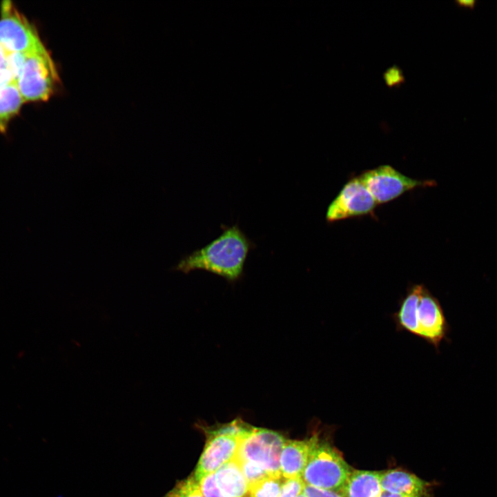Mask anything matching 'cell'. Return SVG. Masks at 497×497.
Masks as SVG:
<instances>
[{
	"label": "cell",
	"mask_w": 497,
	"mask_h": 497,
	"mask_svg": "<svg viewBox=\"0 0 497 497\" xmlns=\"http://www.w3.org/2000/svg\"><path fill=\"white\" fill-rule=\"evenodd\" d=\"M222 228L223 232L218 237L183 257L175 269L185 273L204 270L229 282L241 278L248 253L255 244L237 224Z\"/></svg>",
	"instance_id": "6da1fadb"
},
{
	"label": "cell",
	"mask_w": 497,
	"mask_h": 497,
	"mask_svg": "<svg viewBox=\"0 0 497 497\" xmlns=\"http://www.w3.org/2000/svg\"><path fill=\"white\" fill-rule=\"evenodd\" d=\"M398 304L391 315L396 330L418 337L438 351L451 330L438 299L424 284H416L407 288Z\"/></svg>",
	"instance_id": "7a4b0ae2"
},
{
	"label": "cell",
	"mask_w": 497,
	"mask_h": 497,
	"mask_svg": "<svg viewBox=\"0 0 497 497\" xmlns=\"http://www.w3.org/2000/svg\"><path fill=\"white\" fill-rule=\"evenodd\" d=\"M352 469L338 449L330 443L318 440L302 478L306 485L338 491Z\"/></svg>",
	"instance_id": "3957f363"
},
{
	"label": "cell",
	"mask_w": 497,
	"mask_h": 497,
	"mask_svg": "<svg viewBox=\"0 0 497 497\" xmlns=\"http://www.w3.org/2000/svg\"><path fill=\"white\" fill-rule=\"evenodd\" d=\"M57 72L44 46L28 53L17 86L24 101H46L54 92Z\"/></svg>",
	"instance_id": "277c9868"
},
{
	"label": "cell",
	"mask_w": 497,
	"mask_h": 497,
	"mask_svg": "<svg viewBox=\"0 0 497 497\" xmlns=\"http://www.w3.org/2000/svg\"><path fill=\"white\" fill-rule=\"evenodd\" d=\"M358 177L378 204L393 200L411 190L436 185L433 180L411 178L390 165L366 170Z\"/></svg>",
	"instance_id": "5b68a950"
},
{
	"label": "cell",
	"mask_w": 497,
	"mask_h": 497,
	"mask_svg": "<svg viewBox=\"0 0 497 497\" xmlns=\"http://www.w3.org/2000/svg\"><path fill=\"white\" fill-rule=\"evenodd\" d=\"M286 439L279 432L254 427L241 439L235 456L254 462L271 474H280V458Z\"/></svg>",
	"instance_id": "8992f818"
},
{
	"label": "cell",
	"mask_w": 497,
	"mask_h": 497,
	"mask_svg": "<svg viewBox=\"0 0 497 497\" xmlns=\"http://www.w3.org/2000/svg\"><path fill=\"white\" fill-rule=\"evenodd\" d=\"M0 43L9 52L23 53L43 45L36 28L10 1L1 5Z\"/></svg>",
	"instance_id": "52a82bcc"
},
{
	"label": "cell",
	"mask_w": 497,
	"mask_h": 497,
	"mask_svg": "<svg viewBox=\"0 0 497 497\" xmlns=\"http://www.w3.org/2000/svg\"><path fill=\"white\" fill-rule=\"evenodd\" d=\"M378 205L358 176L351 178L327 208L326 220L333 222L371 214Z\"/></svg>",
	"instance_id": "ba28073f"
},
{
	"label": "cell",
	"mask_w": 497,
	"mask_h": 497,
	"mask_svg": "<svg viewBox=\"0 0 497 497\" xmlns=\"http://www.w3.org/2000/svg\"><path fill=\"white\" fill-rule=\"evenodd\" d=\"M204 432L207 440L193 473L197 482L233 459L241 440V438L237 436Z\"/></svg>",
	"instance_id": "9c48e42d"
},
{
	"label": "cell",
	"mask_w": 497,
	"mask_h": 497,
	"mask_svg": "<svg viewBox=\"0 0 497 497\" xmlns=\"http://www.w3.org/2000/svg\"><path fill=\"white\" fill-rule=\"evenodd\" d=\"M318 440V436L313 435L302 440H285L280 458V472L284 478H302Z\"/></svg>",
	"instance_id": "30bf717a"
},
{
	"label": "cell",
	"mask_w": 497,
	"mask_h": 497,
	"mask_svg": "<svg viewBox=\"0 0 497 497\" xmlns=\"http://www.w3.org/2000/svg\"><path fill=\"white\" fill-rule=\"evenodd\" d=\"M381 471L352 469L338 491L342 497H380Z\"/></svg>",
	"instance_id": "8fae6325"
},
{
	"label": "cell",
	"mask_w": 497,
	"mask_h": 497,
	"mask_svg": "<svg viewBox=\"0 0 497 497\" xmlns=\"http://www.w3.org/2000/svg\"><path fill=\"white\" fill-rule=\"evenodd\" d=\"M380 483L382 491L390 493L414 496L430 493L431 483L400 469L382 471Z\"/></svg>",
	"instance_id": "7c38bea8"
},
{
	"label": "cell",
	"mask_w": 497,
	"mask_h": 497,
	"mask_svg": "<svg viewBox=\"0 0 497 497\" xmlns=\"http://www.w3.org/2000/svg\"><path fill=\"white\" fill-rule=\"evenodd\" d=\"M215 479L225 497L248 496V483L235 458L223 465L215 472Z\"/></svg>",
	"instance_id": "4fadbf2b"
},
{
	"label": "cell",
	"mask_w": 497,
	"mask_h": 497,
	"mask_svg": "<svg viewBox=\"0 0 497 497\" xmlns=\"http://www.w3.org/2000/svg\"><path fill=\"white\" fill-rule=\"evenodd\" d=\"M17 84L12 82L0 89V132L5 133L10 120L24 103Z\"/></svg>",
	"instance_id": "5bb4252c"
},
{
	"label": "cell",
	"mask_w": 497,
	"mask_h": 497,
	"mask_svg": "<svg viewBox=\"0 0 497 497\" xmlns=\"http://www.w3.org/2000/svg\"><path fill=\"white\" fill-rule=\"evenodd\" d=\"M285 478L282 474H269L248 485V497H279Z\"/></svg>",
	"instance_id": "9a60e30c"
},
{
	"label": "cell",
	"mask_w": 497,
	"mask_h": 497,
	"mask_svg": "<svg viewBox=\"0 0 497 497\" xmlns=\"http://www.w3.org/2000/svg\"><path fill=\"white\" fill-rule=\"evenodd\" d=\"M163 497H204L199 484L193 474L179 481L175 486Z\"/></svg>",
	"instance_id": "2e32d148"
},
{
	"label": "cell",
	"mask_w": 497,
	"mask_h": 497,
	"mask_svg": "<svg viewBox=\"0 0 497 497\" xmlns=\"http://www.w3.org/2000/svg\"><path fill=\"white\" fill-rule=\"evenodd\" d=\"M238 462L242 472L246 478L248 485H251L269 474L258 465L243 459L234 458Z\"/></svg>",
	"instance_id": "e0dca14e"
},
{
	"label": "cell",
	"mask_w": 497,
	"mask_h": 497,
	"mask_svg": "<svg viewBox=\"0 0 497 497\" xmlns=\"http://www.w3.org/2000/svg\"><path fill=\"white\" fill-rule=\"evenodd\" d=\"M27 55L23 52H10L8 55L6 66L16 84L22 72Z\"/></svg>",
	"instance_id": "ac0fdd59"
},
{
	"label": "cell",
	"mask_w": 497,
	"mask_h": 497,
	"mask_svg": "<svg viewBox=\"0 0 497 497\" xmlns=\"http://www.w3.org/2000/svg\"><path fill=\"white\" fill-rule=\"evenodd\" d=\"M304 485L302 478H285L279 497H298L302 493Z\"/></svg>",
	"instance_id": "d6986e66"
},
{
	"label": "cell",
	"mask_w": 497,
	"mask_h": 497,
	"mask_svg": "<svg viewBox=\"0 0 497 497\" xmlns=\"http://www.w3.org/2000/svg\"><path fill=\"white\" fill-rule=\"evenodd\" d=\"M198 483L204 497H225L216 483L215 473L205 476Z\"/></svg>",
	"instance_id": "ffe728a7"
},
{
	"label": "cell",
	"mask_w": 497,
	"mask_h": 497,
	"mask_svg": "<svg viewBox=\"0 0 497 497\" xmlns=\"http://www.w3.org/2000/svg\"><path fill=\"white\" fill-rule=\"evenodd\" d=\"M384 79L389 86H396L404 82L402 70L398 66H392L384 74Z\"/></svg>",
	"instance_id": "44dd1931"
},
{
	"label": "cell",
	"mask_w": 497,
	"mask_h": 497,
	"mask_svg": "<svg viewBox=\"0 0 497 497\" xmlns=\"http://www.w3.org/2000/svg\"><path fill=\"white\" fill-rule=\"evenodd\" d=\"M302 494L306 497H342L338 491L320 489L306 484Z\"/></svg>",
	"instance_id": "7402d4cb"
},
{
	"label": "cell",
	"mask_w": 497,
	"mask_h": 497,
	"mask_svg": "<svg viewBox=\"0 0 497 497\" xmlns=\"http://www.w3.org/2000/svg\"><path fill=\"white\" fill-rule=\"evenodd\" d=\"M14 82L12 76L6 66L0 68V89ZM15 83V82H14Z\"/></svg>",
	"instance_id": "603a6c76"
},
{
	"label": "cell",
	"mask_w": 497,
	"mask_h": 497,
	"mask_svg": "<svg viewBox=\"0 0 497 497\" xmlns=\"http://www.w3.org/2000/svg\"><path fill=\"white\" fill-rule=\"evenodd\" d=\"M380 497H432V496L431 495V493L424 494V495L414 496V495L398 494H393V493H390V492L382 491Z\"/></svg>",
	"instance_id": "cb8c5ba5"
},
{
	"label": "cell",
	"mask_w": 497,
	"mask_h": 497,
	"mask_svg": "<svg viewBox=\"0 0 497 497\" xmlns=\"http://www.w3.org/2000/svg\"><path fill=\"white\" fill-rule=\"evenodd\" d=\"M9 52L0 43V68L6 66Z\"/></svg>",
	"instance_id": "d4e9b609"
},
{
	"label": "cell",
	"mask_w": 497,
	"mask_h": 497,
	"mask_svg": "<svg viewBox=\"0 0 497 497\" xmlns=\"http://www.w3.org/2000/svg\"><path fill=\"white\" fill-rule=\"evenodd\" d=\"M456 3L458 4H459L460 6L474 7L476 4V1H474V0H459V1H456Z\"/></svg>",
	"instance_id": "484cf974"
},
{
	"label": "cell",
	"mask_w": 497,
	"mask_h": 497,
	"mask_svg": "<svg viewBox=\"0 0 497 497\" xmlns=\"http://www.w3.org/2000/svg\"><path fill=\"white\" fill-rule=\"evenodd\" d=\"M298 497H306L302 493L298 496Z\"/></svg>",
	"instance_id": "4316f807"
}]
</instances>
